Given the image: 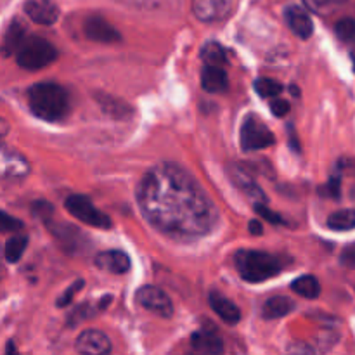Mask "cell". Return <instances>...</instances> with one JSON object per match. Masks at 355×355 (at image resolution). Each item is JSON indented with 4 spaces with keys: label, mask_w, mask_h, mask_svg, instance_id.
Returning a JSON list of instances; mask_svg holds the SVG:
<instances>
[{
    "label": "cell",
    "mask_w": 355,
    "mask_h": 355,
    "mask_svg": "<svg viewBox=\"0 0 355 355\" xmlns=\"http://www.w3.org/2000/svg\"><path fill=\"white\" fill-rule=\"evenodd\" d=\"M96 266L106 272L125 274L130 269V259H128L127 253L110 250V252H103L96 257Z\"/></svg>",
    "instance_id": "obj_15"
},
{
    "label": "cell",
    "mask_w": 355,
    "mask_h": 355,
    "mask_svg": "<svg viewBox=\"0 0 355 355\" xmlns=\"http://www.w3.org/2000/svg\"><path fill=\"white\" fill-rule=\"evenodd\" d=\"M24 12L35 23L51 26V24H54L58 21L59 7L52 0H28L24 3Z\"/></svg>",
    "instance_id": "obj_12"
},
{
    "label": "cell",
    "mask_w": 355,
    "mask_h": 355,
    "mask_svg": "<svg viewBox=\"0 0 355 355\" xmlns=\"http://www.w3.org/2000/svg\"><path fill=\"white\" fill-rule=\"evenodd\" d=\"M76 350L87 355H106L111 352V342L103 331L87 329L76 338Z\"/></svg>",
    "instance_id": "obj_11"
},
{
    "label": "cell",
    "mask_w": 355,
    "mask_h": 355,
    "mask_svg": "<svg viewBox=\"0 0 355 355\" xmlns=\"http://www.w3.org/2000/svg\"><path fill=\"white\" fill-rule=\"evenodd\" d=\"M201 58L210 66H222L227 62V55H225L224 47L220 44H217V42H210V44L205 45L203 51H201Z\"/></svg>",
    "instance_id": "obj_24"
},
{
    "label": "cell",
    "mask_w": 355,
    "mask_h": 355,
    "mask_svg": "<svg viewBox=\"0 0 355 355\" xmlns=\"http://www.w3.org/2000/svg\"><path fill=\"white\" fill-rule=\"evenodd\" d=\"M253 87H255V92L259 94L260 97H263V99L276 97L283 92V85L272 78H257Z\"/></svg>",
    "instance_id": "obj_25"
},
{
    "label": "cell",
    "mask_w": 355,
    "mask_h": 355,
    "mask_svg": "<svg viewBox=\"0 0 355 355\" xmlns=\"http://www.w3.org/2000/svg\"><path fill=\"white\" fill-rule=\"evenodd\" d=\"M336 35L343 42H355V21L350 17H343L336 23Z\"/></svg>",
    "instance_id": "obj_28"
},
{
    "label": "cell",
    "mask_w": 355,
    "mask_h": 355,
    "mask_svg": "<svg viewBox=\"0 0 355 355\" xmlns=\"http://www.w3.org/2000/svg\"><path fill=\"white\" fill-rule=\"evenodd\" d=\"M26 245H28L26 236H21V234L12 236V238L7 241L6 250H3L7 262H10V263L19 262V259L23 257V253H24V250H26Z\"/></svg>",
    "instance_id": "obj_23"
},
{
    "label": "cell",
    "mask_w": 355,
    "mask_h": 355,
    "mask_svg": "<svg viewBox=\"0 0 355 355\" xmlns=\"http://www.w3.org/2000/svg\"><path fill=\"white\" fill-rule=\"evenodd\" d=\"M229 177H231L232 182H234L236 186L246 194V196L255 200L257 203H266L267 198L266 194H263L262 187L255 182V179H253V177L250 175L243 166H238V165L229 166Z\"/></svg>",
    "instance_id": "obj_13"
},
{
    "label": "cell",
    "mask_w": 355,
    "mask_h": 355,
    "mask_svg": "<svg viewBox=\"0 0 355 355\" xmlns=\"http://www.w3.org/2000/svg\"><path fill=\"white\" fill-rule=\"evenodd\" d=\"M24 35H26V30H24L23 24H21L19 21H14L9 26V30L6 31V37H3V54L9 55L12 54V52H16L17 49H19V45L23 44L24 38H26Z\"/></svg>",
    "instance_id": "obj_20"
},
{
    "label": "cell",
    "mask_w": 355,
    "mask_h": 355,
    "mask_svg": "<svg viewBox=\"0 0 355 355\" xmlns=\"http://www.w3.org/2000/svg\"><path fill=\"white\" fill-rule=\"evenodd\" d=\"M64 207L73 217H76L80 222H83V224L99 229L111 227L110 217H107L106 214H103L101 210H97V208L94 207L92 201L87 196H82V194H71L69 198H66Z\"/></svg>",
    "instance_id": "obj_5"
},
{
    "label": "cell",
    "mask_w": 355,
    "mask_h": 355,
    "mask_svg": "<svg viewBox=\"0 0 355 355\" xmlns=\"http://www.w3.org/2000/svg\"><path fill=\"white\" fill-rule=\"evenodd\" d=\"M33 211L38 215V217L47 218L49 215L52 214V207L49 203H45V201H37L33 207Z\"/></svg>",
    "instance_id": "obj_34"
},
{
    "label": "cell",
    "mask_w": 355,
    "mask_h": 355,
    "mask_svg": "<svg viewBox=\"0 0 355 355\" xmlns=\"http://www.w3.org/2000/svg\"><path fill=\"white\" fill-rule=\"evenodd\" d=\"M255 211L260 215V217H263V218H266V220H269L270 224H277V225L284 224V220H283V218H281V215L276 214V211L270 210V208L267 207L266 203H257L255 205Z\"/></svg>",
    "instance_id": "obj_30"
},
{
    "label": "cell",
    "mask_w": 355,
    "mask_h": 355,
    "mask_svg": "<svg viewBox=\"0 0 355 355\" xmlns=\"http://www.w3.org/2000/svg\"><path fill=\"white\" fill-rule=\"evenodd\" d=\"M270 111H272L276 116H284V114L290 113V104H288V101L284 99H276L272 101V104H270Z\"/></svg>",
    "instance_id": "obj_33"
},
{
    "label": "cell",
    "mask_w": 355,
    "mask_h": 355,
    "mask_svg": "<svg viewBox=\"0 0 355 355\" xmlns=\"http://www.w3.org/2000/svg\"><path fill=\"white\" fill-rule=\"evenodd\" d=\"M14 350H16V349H14L12 343H9V345H7V352H14Z\"/></svg>",
    "instance_id": "obj_38"
},
{
    "label": "cell",
    "mask_w": 355,
    "mask_h": 355,
    "mask_svg": "<svg viewBox=\"0 0 355 355\" xmlns=\"http://www.w3.org/2000/svg\"><path fill=\"white\" fill-rule=\"evenodd\" d=\"M284 17H286V23L291 28V31L295 35H298L300 38H309L312 35V31H314V24H312L311 16L302 7H288L286 12H284Z\"/></svg>",
    "instance_id": "obj_16"
},
{
    "label": "cell",
    "mask_w": 355,
    "mask_h": 355,
    "mask_svg": "<svg viewBox=\"0 0 355 355\" xmlns=\"http://www.w3.org/2000/svg\"><path fill=\"white\" fill-rule=\"evenodd\" d=\"M7 134H9V123H7L3 118H0V141H2Z\"/></svg>",
    "instance_id": "obj_37"
},
{
    "label": "cell",
    "mask_w": 355,
    "mask_h": 355,
    "mask_svg": "<svg viewBox=\"0 0 355 355\" xmlns=\"http://www.w3.org/2000/svg\"><path fill=\"white\" fill-rule=\"evenodd\" d=\"M146 220L179 241L203 238L218 224V211L191 173L173 163L153 166L137 189Z\"/></svg>",
    "instance_id": "obj_1"
},
{
    "label": "cell",
    "mask_w": 355,
    "mask_h": 355,
    "mask_svg": "<svg viewBox=\"0 0 355 355\" xmlns=\"http://www.w3.org/2000/svg\"><path fill=\"white\" fill-rule=\"evenodd\" d=\"M92 314H94V311L89 307V305H82V307L75 309V311L71 312V315H69L68 324L69 326L78 324V322H82V321H85V319L92 318Z\"/></svg>",
    "instance_id": "obj_31"
},
{
    "label": "cell",
    "mask_w": 355,
    "mask_h": 355,
    "mask_svg": "<svg viewBox=\"0 0 355 355\" xmlns=\"http://www.w3.org/2000/svg\"><path fill=\"white\" fill-rule=\"evenodd\" d=\"M23 229V222L12 215L0 211V232H17Z\"/></svg>",
    "instance_id": "obj_29"
},
{
    "label": "cell",
    "mask_w": 355,
    "mask_h": 355,
    "mask_svg": "<svg viewBox=\"0 0 355 355\" xmlns=\"http://www.w3.org/2000/svg\"><path fill=\"white\" fill-rule=\"evenodd\" d=\"M135 302L141 305L146 311L153 312V314L159 315V318H172L173 314V304L170 300L168 295L163 290L156 286H141L135 293Z\"/></svg>",
    "instance_id": "obj_8"
},
{
    "label": "cell",
    "mask_w": 355,
    "mask_h": 355,
    "mask_svg": "<svg viewBox=\"0 0 355 355\" xmlns=\"http://www.w3.org/2000/svg\"><path fill=\"white\" fill-rule=\"evenodd\" d=\"M345 2L347 0H305V6L318 14H329Z\"/></svg>",
    "instance_id": "obj_27"
},
{
    "label": "cell",
    "mask_w": 355,
    "mask_h": 355,
    "mask_svg": "<svg viewBox=\"0 0 355 355\" xmlns=\"http://www.w3.org/2000/svg\"><path fill=\"white\" fill-rule=\"evenodd\" d=\"M191 347L194 352L200 354H222L224 352V343H222L220 336L215 335L214 331L208 329H201V331L193 333L191 336Z\"/></svg>",
    "instance_id": "obj_17"
},
{
    "label": "cell",
    "mask_w": 355,
    "mask_h": 355,
    "mask_svg": "<svg viewBox=\"0 0 355 355\" xmlns=\"http://www.w3.org/2000/svg\"><path fill=\"white\" fill-rule=\"evenodd\" d=\"M83 33L89 40L99 42V44H114L121 40V35L110 21L101 16H90L83 24Z\"/></svg>",
    "instance_id": "obj_10"
},
{
    "label": "cell",
    "mask_w": 355,
    "mask_h": 355,
    "mask_svg": "<svg viewBox=\"0 0 355 355\" xmlns=\"http://www.w3.org/2000/svg\"><path fill=\"white\" fill-rule=\"evenodd\" d=\"M30 173L28 159L6 144H0V180L3 182H17Z\"/></svg>",
    "instance_id": "obj_7"
},
{
    "label": "cell",
    "mask_w": 355,
    "mask_h": 355,
    "mask_svg": "<svg viewBox=\"0 0 355 355\" xmlns=\"http://www.w3.org/2000/svg\"><path fill=\"white\" fill-rule=\"evenodd\" d=\"M239 141L245 151H260L272 146L276 139L263 121H260L257 116H248L243 121Z\"/></svg>",
    "instance_id": "obj_6"
},
{
    "label": "cell",
    "mask_w": 355,
    "mask_h": 355,
    "mask_svg": "<svg viewBox=\"0 0 355 355\" xmlns=\"http://www.w3.org/2000/svg\"><path fill=\"white\" fill-rule=\"evenodd\" d=\"M328 227L333 231H352L355 229V210L345 208V210H338L335 214L329 215Z\"/></svg>",
    "instance_id": "obj_22"
},
{
    "label": "cell",
    "mask_w": 355,
    "mask_h": 355,
    "mask_svg": "<svg viewBox=\"0 0 355 355\" xmlns=\"http://www.w3.org/2000/svg\"><path fill=\"white\" fill-rule=\"evenodd\" d=\"M201 87L210 94L224 92L229 87L227 73L222 69V66L207 64L201 71Z\"/></svg>",
    "instance_id": "obj_18"
},
{
    "label": "cell",
    "mask_w": 355,
    "mask_h": 355,
    "mask_svg": "<svg viewBox=\"0 0 355 355\" xmlns=\"http://www.w3.org/2000/svg\"><path fill=\"white\" fill-rule=\"evenodd\" d=\"M352 59H354V62H355V51H354V54H352Z\"/></svg>",
    "instance_id": "obj_39"
},
{
    "label": "cell",
    "mask_w": 355,
    "mask_h": 355,
    "mask_svg": "<svg viewBox=\"0 0 355 355\" xmlns=\"http://www.w3.org/2000/svg\"><path fill=\"white\" fill-rule=\"evenodd\" d=\"M295 311V302L288 297H272L263 304L262 314L266 319H279Z\"/></svg>",
    "instance_id": "obj_19"
},
{
    "label": "cell",
    "mask_w": 355,
    "mask_h": 355,
    "mask_svg": "<svg viewBox=\"0 0 355 355\" xmlns=\"http://www.w3.org/2000/svg\"><path fill=\"white\" fill-rule=\"evenodd\" d=\"M99 104L101 107H103L104 111H106L107 114H111V116H116V118H125L127 114H130V107L127 106V104L120 103V101H114L111 99V97L104 96V97H99Z\"/></svg>",
    "instance_id": "obj_26"
},
{
    "label": "cell",
    "mask_w": 355,
    "mask_h": 355,
    "mask_svg": "<svg viewBox=\"0 0 355 355\" xmlns=\"http://www.w3.org/2000/svg\"><path fill=\"white\" fill-rule=\"evenodd\" d=\"M232 0H193V12L203 23H217L232 12Z\"/></svg>",
    "instance_id": "obj_9"
},
{
    "label": "cell",
    "mask_w": 355,
    "mask_h": 355,
    "mask_svg": "<svg viewBox=\"0 0 355 355\" xmlns=\"http://www.w3.org/2000/svg\"><path fill=\"white\" fill-rule=\"evenodd\" d=\"M210 307L214 309L215 314L225 322V324H238L241 321V312H239L238 305L234 302L229 300L227 297H224L222 293L217 291H211L210 293Z\"/></svg>",
    "instance_id": "obj_14"
},
{
    "label": "cell",
    "mask_w": 355,
    "mask_h": 355,
    "mask_svg": "<svg viewBox=\"0 0 355 355\" xmlns=\"http://www.w3.org/2000/svg\"><path fill=\"white\" fill-rule=\"evenodd\" d=\"M291 288H293L295 293L304 298H309V300H314V298H318L321 295V284H319L318 277L314 276L298 277V279L293 281Z\"/></svg>",
    "instance_id": "obj_21"
},
{
    "label": "cell",
    "mask_w": 355,
    "mask_h": 355,
    "mask_svg": "<svg viewBox=\"0 0 355 355\" xmlns=\"http://www.w3.org/2000/svg\"><path fill=\"white\" fill-rule=\"evenodd\" d=\"M28 106L35 116L45 121H58L68 113V94L58 83H35L28 90Z\"/></svg>",
    "instance_id": "obj_2"
},
{
    "label": "cell",
    "mask_w": 355,
    "mask_h": 355,
    "mask_svg": "<svg viewBox=\"0 0 355 355\" xmlns=\"http://www.w3.org/2000/svg\"><path fill=\"white\" fill-rule=\"evenodd\" d=\"M82 286H83V281H76V283L73 284V286L69 288V290L66 291V293L62 295L61 298H59V302H58V307H64V305H68L69 302L73 300V297H75V293H78V291L82 290Z\"/></svg>",
    "instance_id": "obj_32"
},
{
    "label": "cell",
    "mask_w": 355,
    "mask_h": 355,
    "mask_svg": "<svg viewBox=\"0 0 355 355\" xmlns=\"http://www.w3.org/2000/svg\"><path fill=\"white\" fill-rule=\"evenodd\" d=\"M248 227H250V232H252L253 236L262 234V224H260V220H250Z\"/></svg>",
    "instance_id": "obj_36"
},
{
    "label": "cell",
    "mask_w": 355,
    "mask_h": 355,
    "mask_svg": "<svg viewBox=\"0 0 355 355\" xmlns=\"http://www.w3.org/2000/svg\"><path fill=\"white\" fill-rule=\"evenodd\" d=\"M234 266L239 276L248 283H262L284 269V262L279 257L257 250H241L236 253Z\"/></svg>",
    "instance_id": "obj_3"
},
{
    "label": "cell",
    "mask_w": 355,
    "mask_h": 355,
    "mask_svg": "<svg viewBox=\"0 0 355 355\" xmlns=\"http://www.w3.org/2000/svg\"><path fill=\"white\" fill-rule=\"evenodd\" d=\"M326 194L331 198H338L340 196V175H335L326 186Z\"/></svg>",
    "instance_id": "obj_35"
},
{
    "label": "cell",
    "mask_w": 355,
    "mask_h": 355,
    "mask_svg": "<svg viewBox=\"0 0 355 355\" xmlns=\"http://www.w3.org/2000/svg\"><path fill=\"white\" fill-rule=\"evenodd\" d=\"M55 58H58V51L54 45L37 35L24 38L23 44L16 51L17 64L30 71H37V69L52 64Z\"/></svg>",
    "instance_id": "obj_4"
}]
</instances>
